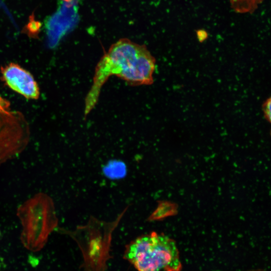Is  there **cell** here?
<instances>
[{"label":"cell","instance_id":"obj_9","mask_svg":"<svg viewBox=\"0 0 271 271\" xmlns=\"http://www.w3.org/2000/svg\"><path fill=\"white\" fill-rule=\"evenodd\" d=\"M196 36L198 41L202 43L207 39L208 35L205 30H198L196 31Z\"/></svg>","mask_w":271,"mask_h":271},{"label":"cell","instance_id":"obj_11","mask_svg":"<svg viewBox=\"0 0 271 271\" xmlns=\"http://www.w3.org/2000/svg\"><path fill=\"white\" fill-rule=\"evenodd\" d=\"M0 235H1V232H0Z\"/></svg>","mask_w":271,"mask_h":271},{"label":"cell","instance_id":"obj_1","mask_svg":"<svg viewBox=\"0 0 271 271\" xmlns=\"http://www.w3.org/2000/svg\"><path fill=\"white\" fill-rule=\"evenodd\" d=\"M156 60L147 47L127 38L113 44L97 63L93 83L85 101L84 117L97 103L102 86L112 75H115L129 85H151Z\"/></svg>","mask_w":271,"mask_h":271},{"label":"cell","instance_id":"obj_2","mask_svg":"<svg viewBox=\"0 0 271 271\" xmlns=\"http://www.w3.org/2000/svg\"><path fill=\"white\" fill-rule=\"evenodd\" d=\"M123 258L138 271H180L181 268L174 240L156 232L132 241L126 246Z\"/></svg>","mask_w":271,"mask_h":271},{"label":"cell","instance_id":"obj_4","mask_svg":"<svg viewBox=\"0 0 271 271\" xmlns=\"http://www.w3.org/2000/svg\"><path fill=\"white\" fill-rule=\"evenodd\" d=\"M178 212V205L176 203L162 200L158 201L156 210L149 218L150 220H159L166 217L176 215Z\"/></svg>","mask_w":271,"mask_h":271},{"label":"cell","instance_id":"obj_7","mask_svg":"<svg viewBox=\"0 0 271 271\" xmlns=\"http://www.w3.org/2000/svg\"><path fill=\"white\" fill-rule=\"evenodd\" d=\"M41 26V24L35 20L34 14H32L29 19V22L26 26V30L29 34L31 35H37Z\"/></svg>","mask_w":271,"mask_h":271},{"label":"cell","instance_id":"obj_3","mask_svg":"<svg viewBox=\"0 0 271 271\" xmlns=\"http://www.w3.org/2000/svg\"><path fill=\"white\" fill-rule=\"evenodd\" d=\"M3 81L13 90L28 99L39 98V87L32 75L19 65L11 63L1 68Z\"/></svg>","mask_w":271,"mask_h":271},{"label":"cell","instance_id":"obj_6","mask_svg":"<svg viewBox=\"0 0 271 271\" xmlns=\"http://www.w3.org/2000/svg\"><path fill=\"white\" fill-rule=\"evenodd\" d=\"M262 0H231L232 6L238 12H251Z\"/></svg>","mask_w":271,"mask_h":271},{"label":"cell","instance_id":"obj_8","mask_svg":"<svg viewBox=\"0 0 271 271\" xmlns=\"http://www.w3.org/2000/svg\"><path fill=\"white\" fill-rule=\"evenodd\" d=\"M262 110L264 116L268 122L271 121V98L269 97L263 103Z\"/></svg>","mask_w":271,"mask_h":271},{"label":"cell","instance_id":"obj_10","mask_svg":"<svg viewBox=\"0 0 271 271\" xmlns=\"http://www.w3.org/2000/svg\"><path fill=\"white\" fill-rule=\"evenodd\" d=\"M63 2L67 3L68 4H71L72 3L74 2L75 0H61Z\"/></svg>","mask_w":271,"mask_h":271},{"label":"cell","instance_id":"obj_5","mask_svg":"<svg viewBox=\"0 0 271 271\" xmlns=\"http://www.w3.org/2000/svg\"><path fill=\"white\" fill-rule=\"evenodd\" d=\"M126 172L125 164L118 160L110 161L103 168L104 175L111 179L122 178L126 175Z\"/></svg>","mask_w":271,"mask_h":271}]
</instances>
